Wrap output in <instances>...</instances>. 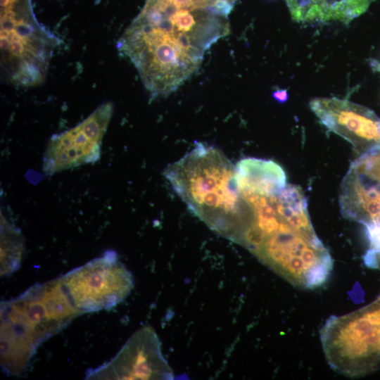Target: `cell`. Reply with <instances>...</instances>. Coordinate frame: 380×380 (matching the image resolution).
<instances>
[{
	"mask_svg": "<svg viewBox=\"0 0 380 380\" xmlns=\"http://www.w3.org/2000/svg\"><path fill=\"white\" fill-rule=\"evenodd\" d=\"M281 220L279 228L264 237L252 253L296 286L320 287L332 270L329 251L315 233L295 228L284 217Z\"/></svg>",
	"mask_w": 380,
	"mask_h": 380,
	"instance_id": "5",
	"label": "cell"
},
{
	"mask_svg": "<svg viewBox=\"0 0 380 380\" xmlns=\"http://www.w3.org/2000/svg\"><path fill=\"white\" fill-rule=\"evenodd\" d=\"M310 107L322 125L360 155L380 148V119L372 110L337 98H316Z\"/></svg>",
	"mask_w": 380,
	"mask_h": 380,
	"instance_id": "10",
	"label": "cell"
},
{
	"mask_svg": "<svg viewBox=\"0 0 380 380\" xmlns=\"http://www.w3.org/2000/svg\"><path fill=\"white\" fill-rule=\"evenodd\" d=\"M112 113L110 103L102 104L76 127L53 136L44 153V172L52 175L96 161Z\"/></svg>",
	"mask_w": 380,
	"mask_h": 380,
	"instance_id": "7",
	"label": "cell"
},
{
	"mask_svg": "<svg viewBox=\"0 0 380 380\" xmlns=\"http://www.w3.org/2000/svg\"><path fill=\"white\" fill-rule=\"evenodd\" d=\"M235 167L241 192L271 196L279 193L287 184L284 170L273 160L246 158L240 160Z\"/></svg>",
	"mask_w": 380,
	"mask_h": 380,
	"instance_id": "11",
	"label": "cell"
},
{
	"mask_svg": "<svg viewBox=\"0 0 380 380\" xmlns=\"http://www.w3.org/2000/svg\"><path fill=\"white\" fill-rule=\"evenodd\" d=\"M87 379H172V370L163 355L155 331H136L109 362L87 372Z\"/></svg>",
	"mask_w": 380,
	"mask_h": 380,
	"instance_id": "8",
	"label": "cell"
},
{
	"mask_svg": "<svg viewBox=\"0 0 380 380\" xmlns=\"http://www.w3.org/2000/svg\"><path fill=\"white\" fill-rule=\"evenodd\" d=\"M372 0H321L317 20L321 22L340 21L348 24L363 14Z\"/></svg>",
	"mask_w": 380,
	"mask_h": 380,
	"instance_id": "12",
	"label": "cell"
},
{
	"mask_svg": "<svg viewBox=\"0 0 380 380\" xmlns=\"http://www.w3.org/2000/svg\"><path fill=\"white\" fill-rule=\"evenodd\" d=\"M82 313L75 306L59 277L36 284L1 305V365L19 374L38 347Z\"/></svg>",
	"mask_w": 380,
	"mask_h": 380,
	"instance_id": "3",
	"label": "cell"
},
{
	"mask_svg": "<svg viewBox=\"0 0 380 380\" xmlns=\"http://www.w3.org/2000/svg\"><path fill=\"white\" fill-rule=\"evenodd\" d=\"M1 226V274L6 275L19 267L23 246L19 232L8 227V224L7 227L4 223Z\"/></svg>",
	"mask_w": 380,
	"mask_h": 380,
	"instance_id": "13",
	"label": "cell"
},
{
	"mask_svg": "<svg viewBox=\"0 0 380 380\" xmlns=\"http://www.w3.org/2000/svg\"><path fill=\"white\" fill-rule=\"evenodd\" d=\"M339 205L345 218L380 229V148L351 163L341 186Z\"/></svg>",
	"mask_w": 380,
	"mask_h": 380,
	"instance_id": "9",
	"label": "cell"
},
{
	"mask_svg": "<svg viewBox=\"0 0 380 380\" xmlns=\"http://www.w3.org/2000/svg\"><path fill=\"white\" fill-rule=\"evenodd\" d=\"M320 340L328 364L339 374L356 377L380 369V296L359 310L331 316Z\"/></svg>",
	"mask_w": 380,
	"mask_h": 380,
	"instance_id": "4",
	"label": "cell"
},
{
	"mask_svg": "<svg viewBox=\"0 0 380 380\" xmlns=\"http://www.w3.org/2000/svg\"><path fill=\"white\" fill-rule=\"evenodd\" d=\"M291 18L298 23L317 20L321 0H285Z\"/></svg>",
	"mask_w": 380,
	"mask_h": 380,
	"instance_id": "14",
	"label": "cell"
},
{
	"mask_svg": "<svg viewBox=\"0 0 380 380\" xmlns=\"http://www.w3.org/2000/svg\"><path fill=\"white\" fill-rule=\"evenodd\" d=\"M59 279L82 314L115 306L127 298L134 286L132 273L114 251L106 252Z\"/></svg>",
	"mask_w": 380,
	"mask_h": 380,
	"instance_id": "6",
	"label": "cell"
},
{
	"mask_svg": "<svg viewBox=\"0 0 380 380\" xmlns=\"http://www.w3.org/2000/svg\"><path fill=\"white\" fill-rule=\"evenodd\" d=\"M226 16L171 0H147L118 48L136 68L151 99L175 91L200 68L207 50L228 35Z\"/></svg>",
	"mask_w": 380,
	"mask_h": 380,
	"instance_id": "1",
	"label": "cell"
},
{
	"mask_svg": "<svg viewBox=\"0 0 380 380\" xmlns=\"http://www.w3.org/2000/svg\"><path fill=\"white\" fill-rule=\"evenodd\" d=\"M272 97L279 103H284L288 100L289 94L286 89H277L273 91Z\"/></svg>",
	"mask_w": 380,
	"mask_h": 380,
	"instance_id": "15",
	"label": "cell"
},
{
	"mask_svg": "<svg viewBox=\"0 0 380 380\" xmlns=\"http://www.w3.org/2000/svg\"><path fill=\"white\" fill-rule=\"evenodd\" d=\"M163 175L189 210L210 229L239 243L253 216L241 193L236 167L217 148L196 145Z\"/></svg>",
	"mask_w": 380,
	"mask_h": 380,
	"instance_id": "2",
	"label": "cell"
}]
</instances>
